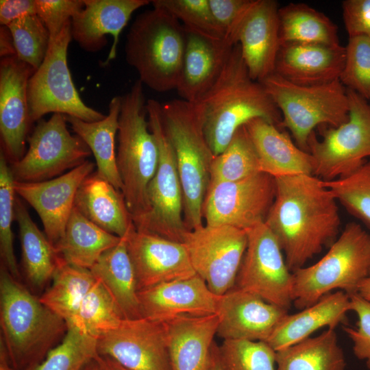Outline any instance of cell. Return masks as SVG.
I'll list each match as a JSON object with an SVG mask.
<instances>
[{
  "label": "cell",
  "instance_id": "cell-45",
  "mask_svg": "<svg viewBox=\"0 0 370 370\" xmlns=\"http://www.w3.org/2000/svg\"><path fill=\"white\" fill-rule=\"evenodd\" d=\"M340 81L370 102V38H349Z\"/></svg>",
  "mask_w": 370,
  "mask_h": 370
},
{
  "label": "cell",
  "instance_id": "cell-51",
  "mask_svg": "<svg viewBox=\"0 0 370 370\" xmlns=\"http://www.w3.org/2000/svg\"><path fill=\"white\" fill-rule=\"evenodd\" d=\"M0 56L2 58L16 56L14 40L9 28L1 25L0 27Z\"/></svg>",
  "mask_w": 370,
  "mask_h": 370
},
{
  "label": "cell",
  "instance_id": "cell-22",
  "mask_svg": "<svg viewBox=\"0 0 370 370\" xmlns=\"http://www.w3.org/2000/svg\"><path fill=\"white\" fill-rule=\"evenodd\" d=\"M278 3L252 0L236 34L250 77L262 82L274 73L280 49Z\"/></svg>",
  "mask_w": 370,
  "mask_h": 370
},
{
  "label": "cell",
  "instance_id": "cell-25",
  "mask_svg": "<svg viewBox=\"0 0 370 370\" xmlns=\"http://www.w3.org/2000/svg\"><path fill=\"white\" fill-rule=\"evenodd\" d=\"M234 45L186 31L182 69L177 86L182 99L195 103L214 86Z\"/></svg>",
  "mask_w": 370,
  "mask_h": 370
},
{
  "label": "cell",
  "instance_id": "cell-21",
  "mask_svg": "<svg viewBox=\"0 0 370 370\" xmlns=\"http://www.w3.org/2000/svg\"><path fill=\"white\" fill-rule=\"evenodd\" d=\"M138 296L143 317L159 322L216 314L220 297L197 274L143 289Z\"/></svg>",
  "mask_w": 370,
  "mask_h": 370
},
{
  "label": "cell",
  "instance_id": "cell-42",
  "mask_svg": "<svg viewBox=\"0 0 370 370\" xmlns=\"http://www.w3.org/2000/svg\"><path fill=\"white\" fill-rule=\"evenodd\" d=\"M2 150L0 153V255L2 264L16 279L20 280L14 254L12 223L15 219L14 180Z\"/></svg>",
  "mask_w": 370,
  "mask_h": 370
},
{
  "label": "cell",
  "instance_id": "cell-12",
  "mask_svg": "<svg viewBox=\"0 0 370 370\" xmlns=\"http://www.w3.org/2000/svg\"><path fill=\"white\" fill-rule=\"evenodd\" d=\"M64 114H53L38 121L28 137L24 156L10 163L15 182H38L58 177L87 160L92 152L85 142L68 130Z\"/></svg>",
  "mask_w": 370,
  "mask_h": 370
},
{
  "label": "cell",
  "instance_id": "cell-5",
  "mask_svg": "<svg viewBox=\"0 0 370 370\" xmlns=\"http://www.w3.org/2000/svg\"><path fill=\"white\" fill-rule=\"evenodd\" d=\"M162 121L173 147L184 199L188 230L203 225L202 206L210 182L214 156L206 139L201 116L194 103L172 99L161 104Z\"/></svg>",
  "mask_w": 370,
  "mask_h": 370
},
{
  "label": "cell",
  "instance_id": "cell-14",
  "mask_svg": "<svg viewBox=\"0 0 370 370\" xmlns=\"http://www.w3.org/2000/svg\"><path fill=\"white\" fill-rule=\"evenodd\" d=\"M245 231L247 248L234 287L288 310L293 304V272L276 238L264 222Z\"/></svg>",
  "mask_w": 370,
  "mask_h": 370
},
{
  "label": "cell",
  "instance_id": "cell-3",
  "mask_svg": "<svg viewBox=\"0 0 370 370\" xmlns=\"http://www.w3.org/2000/svg\"><path fill=\"white\" fill-rule=\"evenodd\" d=\"M1 339L14 370L41 362L62 339L66 321L43 304L1 264Z\"/></svg>",
  "mask_w": 370,
  "mask_h": 370
},
{
  "label": "cell",
  "instance_id": "cell-1",
  "mask_svg": "<svg viewBox=\"0 0 370 370\" xmlns=\"http://www.w3.org/2000/svg\"><path fill=\"white\" fill-rule=\"evenodd\" d=\"M275 180V196L264 223L293 272L337 238L341 224L338 201L323 181L313 175Z\"/></svg>",
  "mask_w": 370,
  "mask_h": 370
},
{
  "label": "cell",
  "instance_id": "cell-40",
  "mask_svg": "<svg viewBox=\"0 0 370 370\" xmlns=\"http://www.w3.org/2000/svg\"><path fill=\"white\" fill-rule=\"evenodd\" d=\"M323 183L338 203L370 230V160L346 175Z\"/></svg>",
  "mask_w": 370,
  "mask_h": 370
},
{
  "label": "cell",
  "instance_id": "cell-36",
  "mask_svg": "<svg viewBox=\"0 0 370 370\" xmlns=\"http://www.w3.org/2000/svg\"><path fill=\"white\" fill-rule=\"evenodd\" d=\"M96 282L90 269L62 260L54 273L52 284L39 298L69 325L74 320L84 297Z\"/></svg>",
  "mask_w": 370,
  "mask_h": 370
},
{
  "label": "cell",
  "instance_id": "cell-46",
  "mask_svg": "<svg viewBox=\"0 0 370 370\" xmlns=\"http://www.w3.org/2000/svg\"><path fill=\"white\" fill-rule=\"evenodd\" d=\"M351 310L358 316L356 328H345L344 331L353 343L356 358L364 360L370 369V301L358 293L349 295Z\"/></svg>",
  "mask_w": 370,
  "mask_h": 370
},
{
  "label": "cell",
  "instance_id": "cell-55",
  "mask_svg": "<svg viewBox=\"0 0 370 370\" xmlns=\"http://www.w3.org/2000/svg\"><path fill=\"white\" fill-rule=\"evenodd\" d=\"M85 370H103V369L96 357L88 364Z\"/></svg>",
  "mask_w": 370,
  "mask_h": 370
},
{
  "label": "cell",
  "instance_id": "cell-41",
  "mask_svg": "<svg viewBox=\"0 0 370 370\" xmlns=\"http://www.w3.org/2000/svg\"><path fill=\"white\" fill-rule=\"evenodd\" d=\"M217 352L223 370H278L276 352L264 341L223 340Z\"/></svg>",
  "mask_w": 370,
  "mask_h": 370
},
{
  "label": "cell",
  "instance_id": "cell-33",
  "mask_svg": "<svg viewBox=\"0 0 370 370\" xmlns=\"http://www.w3.org/2000/svg\"><path fill=\"white\" fill-rule=\"evenodd\" d=\"M121 239L89 221L74 207L64 236L55 248L65 263L90 269L100 256Z\"/></svg>",
  "mask_w": 370,
  "mask_h": 370
},
{
  "label": "cell",
  "instance_id": "cell-7",
  "mask_svg": "<svg viewBox=\"0 0 370 370\" xmlns=\"http://www.w3.org/2000/svg\"><path fill=\"white\" fill-rule=\"evenodd\" d=\"M143 85L137 80L121 96L117 132L116 165L132 222L146 210L147 188L159 162L158 147L146 120Z\"/></svg>",
  "mask_w": 370,
  "mask_h": 370
},
{
  "label": "cell",
  "instance_id": "cell-48",
  "mask_svg": "<svg viewBox=\"0 0 370 370\" xmlns=\"http://www.w3.org/2000/svg\"><path fill=\"white\" fill-rule=\"evenodd\" d=\"M208 2L223 40L232 45H236V32L252 0H208Z\"/></svg>",
  "mask_w": 370,
  "mask_h": 370
},
{
  "label": "cell",
  "instance_id": "cell-4",
  "mask_svg": "<svg viewBox=\"0 0 370 370\" xmlns=\"http://www.w3.org/2000/svg\"><path fill=\"white\" fill-rule=\"evenodd\" d=\"M186 43V30L166 10L153 7L138 14L127 34L125 52L139 80L159 92L177 88Z\"/></svg>",
  "mask_w": 370,
  "mask_h": 370
},
{
  "label": "cell",
  "instance_id": "cell-8",
  "mask_svg": "<svg viewBox=\"0 0 370 370\" xmlns=\"http://www.w3.org/2000/svg\"><path fill=\"white\" fill-rule=\"evenodd\" d=\"M282 115L280 128H287L296 145L308 152V140L320 125L336 127L349 118V99L340 79L314 86H301L275 73L260 82Z\"/></svg>",
  "mask_w": 370,
  "mask_h": 370
},
{
  "label": "cell",
  "instance_id": "cell-18",
  "mask_svg": "<svg viewBox=\"0 0 370 370\" xmlns=\"http://www.w3.org/2000/svg\"><path fill=\"white\" fill-rule=\"evenodd\" d=\"M126 241L138 291L196 275L181 243L137 230L134 224L126 234Z\"/></svg>",
  "mask_w": 370,
  "mask_h": 370
},
{
  "label": "cell",
  "instance_id": "cell-10",
  "mask_svg": "<svg viewBox=\"0 0 370 370\" xmlns=\"http://www.w3.org/2000/svg\"><path fill=\"white\" fill-rule=\"evenodd\" d=\"M71 39V20L54 39L50 40L42 63L29 80L27 96L32 123L49 113H60L88 122L106 117L86 105L75 86L67 63Z\"/></svg>",
  "mask_w": 370,
  "mask_h": 370
},
{
  "label": "cell",
  "instance_id": "cell-19",
  "mask_svg": "<svg viewBox=\"0 0 370 370\" xmlns=\"http://www.w3.org/2000/svg\"><path fill=\"white\" fill-rule=\"evenodd\" d=\"M95 166V163L87 160L69 172L49 180L14 182L16 195L36 211L42 221L44 233L54 247L64 236L77 189L92 173Z\"/></svg>",
  "mask_w": 370,
  "mask_h": 370
},
{
  "label": "cell",
  "instance_id": "cell-2",
  "mask_svg": "<svg viewBox=\"0 0 370 370\" xmlns=\"http://www.w3.org/2000/svg\"><path fill=\"white\" fill-rule=\"evenodd\" d=\"M194 103L214 156L225 150L236 132L249 121L261 118L279 127L282 122L281 113L263 85L250 77L238 43L214 86Z\"/></svg>",
  "mask_w": 370,
  "mask_h": 370
},
{
  "label": "cell",
  "instance_id": "cell-17",
  "mask_svg": "<svg viewBox=\"0 0 370 370\" xmlns=\"http://www.w3.org/2000/svg\"><path fill=\"white\" fill-rule=\"evenodd\" d=\"M34 72L16 56L1 60L0 134L3 151L10 163L21 160L27 151V133L32 123L27 86Z\"/></svg>",
  "mask_w": 370,
  "mask_h": 370
},
{
  "label": "cell",
  "instance_id": "cell-27",
  "mask_svg": "<svg viewBox=\"0 0 370 370\" xmlns=\"http://www.w3.org/2000/svg\"><path fill=\"white\" fill-rule=\"evenodd\" d=\"M163 323L171 370H208L217 335V314L182 317Z\"/></svg>",
  "mask_w": 370,
  "mask_h": 370
},
{
  "label": "cell",
  "instance_id": "cell-52",
  "mask_svg": "<svg viewBox=\"0 0 370 370\" xmlns=\"http://www.w3.org/2000/svg\"><path fill=\"white\" fill-rule=\"evenodd\" d=\"M97 359L103 370H127L109 357L98 355Z\"/></svg>",
  "mask_w": 370,
  "mask_h": 370
},
{
  "label": "cell",
  "instance_id": "cell-47",
  "mask_svg": "<svg viewBox=\"0 0 370 370\" xmlns=\"http://www.w3.org/2000/svg\"><path fill=\"white\" fill-rule=\"evenodd\" d=\"M36 14L54 39L84 7V0H35Z\"/></svg>",
  "mask_w": 370,
  "mask_h": 370
},
{
  "label": "cell",
  "instance_id": "cell-44",
  "mask_svg": "<svg viewBox=\"0 0 370 370\" xmlns=\"http://www.w3.org/2000/svg\"><path fill=\"white\" fill-rule=\"evenodd\" d=\"M151 3L175 16L186 31L213 40H223L208 0H153Z\"/></svg>",
  "mask_w": 370,
  "mask_h": 370
},
{
  "label": "cell",
  "instance_id": "cell-49",
  "mask_svg": "<svg viewBox=\"0 0 370 370\" xmlns=\"http://www.w3.org/2000/svg\"><path fill=\"white\" fill-rule=\"evenodd\" d=\"M343 18L349 38H370V0L342 2Z\"/></svg>",
  "mask_w": 370,
  "mask_h": 370
},
{
  "label": "cell",
  "instance_id": "cell-53",
  "mask_svg": "<svg viewBox=\"0 0 370 370\" xmlns=\"http://www.w3.org/2000/svg\"><path fill=\"white\" fill-rule=\"evenodd\" d=\"M208 370H223L218 357L217 345L214 344Z\"/></svg>",
  "mask_w": 370,
  "mask_h": 370
},
{
  "label": "cell",
  "instance_id": "cell-26",
  "mask_svg": "<svg viewBox=\"0 0 370 370\" xmlns=\"http://www.w3.org/2000/svg\"><path fill=\"white\" fill-rule=\"evenodd\" d=\"M245 127L257 153L260 172L275 178L313 175L311 154L295 144L279 127L261 118L249 121Z\"/></svg>",
  "mask_w": 370,
  "mask_h": 370
},
{
  "label": "cell",
  "instance_id": "cell-13",
  "mask_svg": "<svg viewBox=\"0 0 370 370\" xmlns=\"http://www.w3.org/2000/svg\"><path fill=\"white\" fill-rule=\"evenodd\" d=\"M196 274L216 295L236 282L247 245L245 230L230 225H202L189 230L182 243Z\"/></svg>",
  "mask_w": 370,
  "mask_h": 370
},
{
  "label": "cell",
  "instance_id": "cell-29",
  "mask_svg": "<svg viewBox=\"0 0 370 370\" xmlns=\"http://www.w3.org/2000/svg\"><path fill=\"white\" fill-rule=\"evenodd\" d=\"M74 207L89 221L120 238L124 237L133 225L122 192L97 171L81 183Z\"/></svg>",
  "mask_w": 370,
  "mask_h": 370
},
{
  "label": "cell",
  "instance_id": "cell-37",
  "mask_svg": "<svg viewBox=\"0 0 370 370\" xmlns=\"http://www.w3.org/2000/svg\"><path fill=\"white\" fill-rule=\"evenodd\" d=\"M124 319L114 299L98 280L84 297L73 322L97 339L117 328Z\"/></svg>",
  "mask_w": 370,
  "mask_h": 370
},
{
  "label": "cell",
  "instance_id": "cell-24",
  "mask_svg": "<svg viewBox=\"0 0 370 370\" xmlns=\"http://www.w3.org/2000/svg\"><path fill=\"white\" fill-rule=\"evenodd\" d=\"M345 47L320 43L280 44L274 73L291 83L314 86L340 79Z\"/></svg>",
  "mask_w": 370,
  "mask_h": 370
},
{
  "label": "cell",
  "instance_id": "cell-6",
  "mask_svg": "<svg viewBox=\"0 0 370 370\" xmlns=\"http://www.w3.org/2000/svg\"><path fill=\"white\" fill-rule=\"evenodd\" d=\"M370 275V234L355 222L346 225L317 262L293 271V304L308 307L332 291L352 295Z\"/></svg>",
  "mask_w": 370,
  "mask_h": 370
},
{
  "label": "cell",
  "instance_id": "cell-23",
  "mask_svg": "<svg viewBox=\"0 0 370 370\" xmlns=\"http://www.w3.org/2000/svg\"><path fill=\"white\" fill-rule=\"evenodd\" d=\"M151 3L148 0H84L83 8L71 19L72 38L86 51L95 53L107 44L106 35L113 42L104 64L116 58L121 31L132 14Z\"/></svg>",
  "mask_w": 370,
  "mask_h": 370
},
{
  "label": "cell",
  "instance_id": "cell-43",
  "mask_svg": "<svg viewBox=\"0 0 370 370\" xmlns=\"http://www.w3.org/2000/svg\"><path fill=\"white\" fill-rule=\"evenodd\" d=\"M12 34L16 56L35 71L48 51L50 35L36 14L21 17L7 26Z\"/></svg>",
  "mask_w": 370,
  "mask_h": 370
},
{
  "label": "cell",
  "instance_id": "cell-28",
  "mask_svg": "<svg viewBox=\"0 0 370 370\" xmlns=\"http://www.w3.org/2000/svg\"><path fill=\"white\" fill-rule=\"evenodd\" d=\"M350 297L342 291L330 293L299 312L288 313L266 341L275 352L296 344L323 328L334 329L347 320Z\"/></svg>",
  "mask_w": 370,
  "mask_h": 370
},
{
  "label": "cell",
  "instance_id": "cell-50",
  "mask_svg": "<svg viewBox=\"0 0 370 370\" xmlns=\"http://www.w3.org/2000/svg\"><path fill=\"white\" fill-rule=\"evenodd\" d=\"M36 14L35 0H1L0 23L8 26L15 20Z\"/></svg>",
  "mask_w": 370,
  "mask_h": 370
},
{
  "label": "cell",
  "instance_id": "cell-11",
  "mask_svg": "<svg viewBox=\"0 0 370 370\" xmlns=\"http://www.w3.org/2000/svg\"><path fill=\"white\" fill-rule=\"evenodd\" d=\"M347 89L348 120L324 131L321 140L314 132L308 140L313 159V175L323 181L346 175L370 157V102Z\"/></svg>",
  "mask_w": 370,
  "mask_h": 370
},
{
  "label": "cell",
  "instance_id": "cell-54",
  "mask_svg": "<svg viewBox=\"0 0 370 370\" xmlns=\"http://www.w3.org/2000/svg\"><path fill=\"white\" fill-rule=\"evenodd\" d=\"M358 293L363 298L370 301V275L361 282Z\"/></svg>",
  "mask_w": 370,
  "mask_h": 370
},
{
  "label": "cell",
  "instance_id": "cell-39",
  "mask_svg": "<svg viewBox=\"0 0 370 370\" xmlns=\"http://www.w3.org/2000/svg\"><path fill=\"white\" fill-rule=\"evenodd\" d=\"M97 356V339L68 325L64 338L45 358L27 370H85Z\"/></svg>",
  "mask_w": 370,
  "mask_h": 370
},
{
  "label": "cell",
  "instance_id": "cell-38",
  "mask_svg": "<svg viewBox=\"0 0 370 370\" xmlns=\"http://www.w3.org/2000/svg\"><path fill=\"white\" fill-rule=\"evenodd\" d=\"M258 172L257 153L243 125L236 132L225 150L214 156L210 184L238 181Z\"/></svg>",
  "mask_w": 370,
  "mask_h": 370
},
{
  "label": "cell",
  "instance_id": "cell-15",
  "mask_svg": "<svg viewBox=\"0 0 370 370\" xmlns=\"http://www.w3.org/2000/svg\"><path fill=\"white\" fill-rule=\"evenodd\" d=\"M275 196V177L263 172L238 181L210 183L202 217L207 225L247 230L265 221Z\"/></svg>",
  "mask_w": 370,
  "mask_h": 370
},
{
  "label": "cell",
  "instance_id": "cell-16",
  "mask_svg": "<svg viewBox=\"0 0 370 370\" xmlns=\"http://www.w3.org/2000/svg\"><path fill=\"white\" fill-rule=\"evenodd\" d=\"M97 352L127 370H171L164 323L145 317L124 319L97 338Z\"/></svg>",
  "mask_w": 370,
  "mask_h": 370
},
{
  "label": "cell",
  "instance_id": "cell-30",
  "mask_svg": "<svg viewBox=\"0 0 370 370\" xmlns=\"http://www.w3.org/2000/svg\"><path fill=\"white\" fill-rule=\"evenodd\" d=\"M90 270L107 288L124 319L143 317L126 235L116 245L105 251Z\"/></svg>",
  "mask_w": 370,
  "mask_h": 370
},
{
  "label": "cell",
  "instance_id": "cell-31",
  "mask_svg": "<svg viewBox=\"0 0 370 370\" xmlns=\"http://www.w3.org/2000/svg\"><path fill=\"white\" fill-rule=\"evenodd\" d=\"M121 103V96L114 97L109 103L108 114L97 121L88 122L66 116L73 131L85 142L93 154L96 171L120 191L123 183L116 165L115 139Z\"/></svg>",
  "mask_w": 370,
  "mask_h": 370
},
{
  "label": "cell",
  "instance_id": "cell-32",
  "mask_svg": "<svg viewBox=\"0 0 370 370\" xmlns=\"http://www.w3.org/2000/svg\"><path fill=\"white\" fill-rule=\"evenodd\" d=\"M15 219L21 247L22 265L27 282L42 288L51 280L62 262L55 247L33 221L23 203L16 196Z\"/></svg>",
  "mask_w": 370,
  "mask_h": 370
},
{
  "label": "cell",
  "instance_id": "cell-9",
  "mask_svg": "<svg viewBox=\"0 0 370 370\" xmlns=\"http://www.w3.org/2000/svg\"><path fill=\"white\" fill-rule=\"evenodd\" d=\"M146 108L149 127L158 147L159 162L147 188L146 210L133 224L137 230L182 243L189 230L184 221L183 191L175 153L164 130L161 104L148 99Z\"/></svg>",
  "mask_w": 370,
  "mask_h": 370
},
{
  "label": "cell",
  "instance_id": "cell-20",
  "mask_svg": "<svg viewBox=\"0 0 370 370\" xmlns=\"http://www.w3.org/2000/svg\"><path fill=\"white\" fill-rule=\"evenodd\" d=\"M288 310L233 287L220 295L217 336L223 340L266 342Z\"/></svg>",
  "mask_w": 370,
  "mask_h": 370
},
{
  "label": "cell",
  "instance_id": "cell-34",
  "mask_svg": "<svg viewBox=\"0 0 370 370\" xmlns=\"http://www.w3.org/2000/svg\"><path fill=\"white\" fill-rule=\"evenodd\" d=\"M278 370H345L346 361L334 329L276 352Z\"/></svg>",
  "mask_w": 370,
  "mask_h": 370
},
{
  "label": "cell",
  "instance_id": "cell-35",
  "mask_svg": "<svg viewBox=\"0 0 370 370\" xmlns=\"http://www.w3.org/2000/svg\"><path fill=\"white\" fill-rule=\"evenodd\" d=\"M280 44L320 43L340 45L336 25L324 13L302 3H290L278 10Z\"/></svg>",
  "mask_w": 370,
  "mask_h": 370
}]
</instances>
